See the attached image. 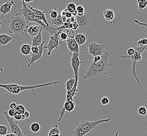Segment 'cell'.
<instances>
[{
	"instance_id": "cell-40",
	"label": "cell",
	"mask_w": 147,
	"mask_h": 136,
	"mask_svg": "<svg viewBox=\"0 0 147 136\" xmlns=\"http://www.w3.org/2000/svg\"><path fill=\"white\" fill-rule=\"evenodd\" d=\"M14 117L16 120H22V114L16 112V114H15V116H14Z\"/></svg>"
},
{
	"instance_id": "cell-43",
	"label": "cell",
	"mask_w": 147,
	"mask_h": 136,
	"mask_svg": "<svg viewBox=\"0 0 147 136\" xmlns=\"http://www.w3.org/2000/svg\"><path fill=\"white\" fill-rule=\"evenodd\" d=\"M101 58H102V57L100 56H96L94 57V59L93 61L94 62H98L101 60Z\"/></svg>"
},
{
	"instance_id": "cell-13",
	"label": "cell",
	"mask_w": 147,
	"mask_h": 136,
	"mask_svg": "<svg viewBox=\"0 0 147 136\" xmlns=\"http://www.w3.org/2000/svg\"><path fill=\"white\" fill-rule=\"evenodd\" d=\"M67 46L69 50L72 53H77L79 54V46L78 44L74 38V35L73 33L71 35H69L68 38L65 41Z\"/></svg>"
},
{
	"instance_id": "cell-31",
	"label": "cell",
	"mask_w": 147,
	"mask_h": 136,
	"mask_svg": "<svg viewBox=\"0 0 147 136\" xmlns=\"http://www.w3.org/2000/svg\"><path fill=\"white\" fill-rule=\"evenodd\" d=\"M84 11L85 9L84 7L81 5H79V6H77V15L79 16H81L84 14Z\"/></svg>"
},
{
	"instance_id": "cell-46",
	"label": "cell",
	"mask_w": 147,
	"mask_h": 136,
	"mask_svg": "<svg viewBox=\"0 0 147 136\" xmlns=\"http://www.w3.org/2000/svg\"><path fill=\"white\" fill-rule=\"evenodd\" d=\"M25 3H31L34 0H23Z\"/></svg>"
},
{
	"instance_id": "cell-8",
	"label": "cell",
	"mask_w": 147,
	"mask_h": 136,
	"mask_svg": "<svg viewBox=\"0 0 147 136\" xmlns=\"http://www.w3.org/2000/svg\"><path fill=\"white\" fill-rule=\"evenodd\" d=\"M4 114L6 121L9 123V126L11 130V133H13L17 136H26L22 132L20 127H19L18 123L15 121L13 117L9 116L7 112H4Z\"/></svg>"
},
{
	"instance_id": "cell-41",
	"label": "cell",
	"mask_w": 147,
	"mask_h": 136,
	"mask_svg": "<svg viewBox=\"0 0 147 136\" xmlns=\"http://www.w3.org/2000/svg\"><path fill=\"white\" fill-rule=\"evenodd\" d=\"M72 28L73 30H76L79 28V26H78V24L77 23V21L73 23L72 24Z\"/></svg>"
},
{
	"instance_id": "cell-22",
	"label": "cell",
	"mask_w": 147,
	"mask_h": 136,
	"mask_svg": "<svg viewBox=\"0 0 147 136\" xmlns=\"http://www.w3.org/2000/svg\"><path fill=\"white\" fill-rule=\"evenodd\" d=\"M31 48H32V46L30 44H23L20 48L21 53L24 56L30 55L32 53Z\"/></svg>"
},
{
	"instance_id": "cell-42",
	"label": "cell",
	"mask_w": 147,
	"mask_h": 136,
	"mask_svg": "<svg viewBox=\"0 0 147 136\" xmlns=\"http://www.w3.org/2000/svg\"><path fill=\"white\" fill-rule=\"evenodd\" d=\"M18 105L15 103H12L10 104L9 107H10V109H13V110H16V108H17L18 107Z\"/></svg>"
},
{
	"instance_id": "cell-32",
	"label": "cell",
	"mask_w": 147,
	"mask_h": 136,
	"mask_svg": "<svg viewBox=\"0 0 147 136\" xmlns=\"http://www.w3.org/2000/svg\"><path fill=\"white\" fill-rule=\"evenodd\" d=\"M8 128L5 125H0V136H5L7 134Z\"/></svg>"
},
{
	"instance_id": "cell-33",
	"label": "cell",
	"mask_w": 147,
	"mask_h": 136,
	"mask_svg": "<svg viewBox=\"0 0 147 136\" xmlns=\"http://www.w3.org/2000/svg\"><path fill=\"white\" fill-rule=\"evenodd\" d=\"M138 112L140 115L145 116L147 114V109L146 107H140L138 110Z\"/></svg>"
},
{
	"instance_id": "cell-34",
	"label": "cell",
	"mask_w": 147,
	"mask_h": 136,
	"mask_svg": "<svg viewBox=\"0 0 147 136\" xmlns=\"http://www.w3.org/2000/svg\"><path fill=\"white\" fill-rule=\"evenodd\" d=\"M25 110H25V107L22 105H18L17 108L15 110L16 112H18V113H19L20 114H23L24 112H25Z\"/></svg>"
},
{
	"instance_id": "cell-39",
	"label": "cell",
	"mask_w": 147,
	"mask_h": 136,
	"mask_svg": "<svg viewBox=\"0 0 147 136\" xmlns=\"http://www.w3.org/2000/svg\"><path fill=\"white\" fill-rule=\"evenodd\" d=\"M7 114L9 116H10L11 117H14V116H15V114H16V111H15V110L10 109L8 111Z\"/></svg>"
},
{
	"instance_id": "cell-25",
	"label": "cell",
	"mask_w": 147,
	"mask_h": 136,
	"mask_svg": "<svg viewBox=\"0 0 147 136\" xmlns=\"http://www.w3.org/2000/svg\"><path fill=\"white\" fill-rule=\"evenodd\" d=\"M67 10L71 13H74L77 11V5L74 3L71 2L67 5Z\"/></svg>"
},
{
	"instance_id": "cell-9",
	"label": "cell",
	"mask_w": 147,
	"mask_h": 136,
	"mask_svg": "<svg viewBox=\"0 0 147 136\" xmlns=\"http://www.w3.org/2000/svg\"><path fill=\"white\" fill-rule=\"evenodd\" d=\"M105 51V46L103 44L92 42L88 44V52L86 53L92 56H101Z\"/></svg>"
},
{
	"instance_id": "cell-24",
	"label": "cell",
	"mask_w": 147,
	"mask_h": 136,
	"mask_svg": "<svg viewBox=\"0 0 147 136\" xmlns=\"http://www.w3.org/2000/svg\"><path fill=\"white\" fill-rule=\"evenodd\" d=\"M136 46H138L139 47H142L147 50V38H145L144 37L143 38L139 40L138 42L134 44Z\"/></svg>"
},
{
	"instance_id": "cell-37",
	"label": "cell",
	"mask_w": 147,
	"mask_h": 136,
	"mask_svg": "<svg viewBox=\"0 0 147 136\" xmlns=\"http://www.w3.org/2000/svg\"><path fill=\"white\" fill-rule=\"evenodd\" d=\"M135 50L133 48H129L127 50V55L129 56H131L135 53Z\"/></svg>"
},
{
	"instance_id": "cell-44",
	"label": "cell",
	"mask_w": 147,
	"mask_h": 136,
	"mask_svg": "<svg viewBox=\"0 0 147 136\" xmlns=\"http://www.w3.org/2000/svg\"><path fill=\"white\" fill-rule=\"evenodd\" d=\"M23 115L24 116L25 119L28 118L30 116V112L26 110L25 111V112H24Z\"/></svg>"
},
{
	"instance_id": "cell-45",
	"label": "cell",
	"mask_w": 147,
	"mask_h": 136,
	"mask_svg": "<svg viewBox=\"0 0 147 136\" xmlns=\"http://www.w3.org/2000/svg\"><path fill=\"white\" fill-rule=\"evenodd\" d=\"M17 136L16 135H15L14 134H13V133H9V134H7L6 135H5V136Z\"/></svg>"
},
{
	"instance_id": "cell-3",
	"label": "cell",
	"mask_w": 147,
	"mask_h": 136,
	"mask_svg": "<svg viewBox=\"0 0 147 136\" xmlns=\"http://www.w3.org/2000/svg\"><path fill=\"white\" fill-rule=\"evenodd\" d=\"M22 7L21 9H18V12H21V14L23 16L24 18H25L27 22L29 23L30 22H35L36 23L38 24L39 26L42 27V30H44L46 32L50 33L51 35L53 36L57 33L59 30H61L62 27L59 28H55L53 26H47L44 23H43L42 22L38 20L36 17L35 14L32 11V10L30 9L28 7L26 3H25L23 0H22Z\"/></svg>"
},
{
	"instance_id": "cell-18",
	"label": "cell",
	"mask_w": 147,
	"mask_h": 136,
	"mask_svg": "<svg viewBox=\"0 0 147 136\" xmlns=\"http://www.w3.org/2000/svg\"><path fill=\"white\" fill-rule=\"evenodd\" d=\"M41 27L39 25H32L28 27L26 33L32 37L37 35L40 32Z\"/></svg>"
},
{
	"instance_id": "cell-7",
	"label": "cell",
	"mask_w": 147,
	"mask_h": 136,
	"mask_svg": "<svg viewBox=\"0 0 147 136\" xmlns=\"http://www.w3.org/2000/svg\"><path fill=\"white\" fill-rule=\"evenodd\" d=\"M135 50V53L131 56H129L128 55L126 56H121V58H123V59H129L130 60H131L132 62V65H131V73H132V75L135 78L136 81H137V82L140 84L141 82L140 81V80L138 79V77L137 75L136 74V67L137 65V62L139 61H140L142 59V53L139 52L138 51Z\"/></svg>"
},
{
	"instance_id": "cell-29",
	"label": "cell",
	"mask_w": 147,
	"mask_h": 136,
	"mask_svg": "<svg viewBox=\"0 0 147 136\" xmlns=\"http://www.w3.org/2000/svg\"><path fill=\"white\" fill-rule=\"evenodd\" d=\"M40 129V126L38 123H34L30 125V130L34 133H38Z\"/></svg>"
},
{
	"instance_id": "cell-26",
	"label": "cell",
	"mask_w": 147,
	"mask_h": 136,
	"mask_svg": "<svg viewBox=\"0 0 147 136\" xmlns=\"http://www.w3.org/2000/svg\"><path fill=\"white\" fill-rule=\"evenodd\" d=\"M138 3V8L140 11H142L147 6V2L146 0H137Z\"/></svg>"
},
{
	"instance_id": "cell-5",
	"label": "cell",
	"mask_w": 147,
	"mask_h": 136,
	"mask_svg": "<svg viewBox=\"0 0 147 136\" xmlns=\"http://www.w3.org/2000/svg\"><path fill=\"white\" fill-rule=\"evenodd\" d=\"M60 83V81H53L49 83H45L42 84H39L36 86H24L18 85L17 84H0V88L2 89H5L7 90L9 94L13 95L18 94L26 90H32L34 91L36 89L40 88L51 86L53 85H57Z\"/></svg>"
},
{
	"instance_id": "cell-28",
	"label": "cell",
	"mask_w": 147,
	"mask_h": 136,
	"mask_svg": "<svg viewBox=\"0 0 147 136\" xmlns=\"http://www.w3.org/2000/svg\"><path fill=\"white\" fill-rule=\"evenodd\" d=\"M49 14L50 15L51 19H55L57 18L59 15V12L56 8H54L53 9H51L49 11Z\"/></svg>"
},
{
	"instance_id": "cell-27",
	"label": "cell",
	"mask_w": 147,
	"mask_h": 136,
	"mask_svg": "<svg viewBox=\"0 0 147 136\" xmlns=\"http://www.w3.org/2000/svg\"><path fill=\"white\" fill-rule=\"evenodd\" d=\"M57 133H60V131L58 128V125L55 124L53 127L51 128L48 133V136H51V135H53Z\"/></svg>"
},
{
	"instance_id": "cell-6",
	"label": "cell",
	"mask_w": 147,
	"mask_h": 136,
	"mask_svg": "<svg viewBox=\"0 0 147 136\" xmlns=\"http://www.w3.org/2000/svg\"><path fill=\"white\" fill-rule=\"evenodd\" d=\"M63 26L61 28V30H59L57 33H56L53 35L51 36L48 44L46 46L45 45V49H47V50H48L46 57L50 56V55H51L52 51L55 49H57L59 47V44H60L59 35L61 33V32L62 31V30L63 29Z\"/></svg>"
},
{
	"instance_id": "cell-11",
	"label": "cell",
	"mask_w": 147,
	"mask_h": 136,
	"mask_svg": "<svg viewBox=\"0 0 147 136\" xmlns=\"http://www.w3.org/2000/svg\"><path fill=\"white\" fill-rule=\"evenodd\" d=\"M45 42L46 41H43L41 43V44L39 46V51L38 53H31L30 57V59L28 60V63L27 65V68H29L31 65H34L36 62L39 61V60L41 59L43 53L45 50L44 48Z\"/></svg>"
},
{
	"instance_id": "cell-21",
	"label": "cell",
	"mask_w": 147,
	"mask_h": 136,
	"mask_svg": "<svg viewBox=\"0 0 147 136\" xmlns=\"http://www.w3.org/2000/svg\"><path fill=\"white\" fill-rule=\"evenodd\" d=\"M13 40V37L7 34H0V45L5 46L9 44L10 42Z\"/></svg>"
},
{
	"instance_id": "cell-2",
	"label": "cell",
	"mask_w": 147,
	"mask_h": 136,
	"mask_svg": "<svg viewBox=\"0 0 147 136\" xmlns=\"http://www.w3.org/2000/svg\"><path fill=\"white\" fill-rule=\"evenodd\" d=\"M28 23L21 12H18L9 20L8 32L18 36L23 35L28 28Z\"/></svg>"
},
{
	"instance_id": "cell-50",
	"label": "cell",
	"mask_w": 147,
	"mask_h": 136,
	"mask_svg": "<svg viewBox=\"0 0 147 136\" xmlns=\"http://www.w3.org/2000/svg\"><path fill=\"white\" fill-rule=\"evenodd\" d=\"M146 1H147V0H146Z\"/></svg>"
},
{
	"instance_id": "cell-4",
	"label": "cell",
	"mask_w": 147,
	"mask_h": 136,
	"mask_svg": "<svg viewBox=\"0 0 147 136\" xmlns=\"http://www.w3.org/2000/svg\"><path fill=\"white\" fill-rule=\"evenodd\" d=\"M111 119L109 118L98 119L93 121L83 120L80 123H77L76 127L71 131V133L72 136H85L98 125L103 123H109Z\"/></svg>"
},
{
	"instance_id": "cell-30",
	"label": "cell",
	"mask_w": 147,
	"mask_h": 136,
	"mask_svg": "<svg viewBox=\"0 0 147 136\" xmlns=\"http://www.w3.org/2000/svg\"><path fill=\"white\" fill-rule=\"evenodd\" d=\"M68 37H69V35H68V33L63 32L62 30V31L61 32V33L59 35V40H61V41L65 42L68 38Z\"/></svg>"
},
{
	"instance_id": "cell-20",
	"label": "cell",
	"mask_w": 147,
	"mask_h": 136,
	"mask_svg": "<svg viewBox=\"0 0 147 136\" xmlns=\"http://www.w3.org/2000/svg\"><path fill=\"white\" fill-rule=\"evenodd\" d=\"M50 21L53 25V27H55V28H59V27H61L63 26V23L62 22V16H61L60 12H59V15L57 18L55 19L50 18Z\"/></svg>"
},
{
	"instance_id": "cell-48",
	"label": "cell",
	"mask_w": 147,
	"mask_h": 136,
	"mask_svg": "<svg viewBox=\"0 0 147 136\" xmlns=\"http://www.w3.org/2000/svg\"><path fill=\"white\" fill-rule=\"evenodd\" d=\"M118 133H119V130H117V131L115 133V134H114V136H118Z\"/></svg>"
},
{
	"instance_id": "cell-17",
	"label": "cell",
	"mask_w": 147,
	"mask_h": 136,
	"mask_svg": "<svg viewBox=\"0 0 147 136\" xmlns=\"http://www.w3.org/2000/svg\"><path fill=\"white\" fill-rule=\"evenodd\" d=\"M74 38L79 46H82L83 44H84L87 41L88 37V36L84 34L77 33L74 35Z\"/></svg>"
},
{
	"instance_id": "cell-38",
	"label": "cell",
	"mask_w": 147,
	"mask_h": 136,
	"mask_svg": "<svg viewBox=\"0 0 147 136\" xmlns=\"http://www.w3.org/2000/svg\"><path fill=\"white\" fill-rule=\"evenodd\" d=\"M31 50L32 53H38L39 51V46H32Z\"/></svg>"
},
{
	"instance_id": "cell-10",
	"label": "cell",
	"mask_w": 147,
	"mask_h": 136,
	"mask_svg": "<svg viewBox=\"0 0 147 136\" xmlns=\"http://www.w3.org/2000/svg\"><path fill=\"white\" fill-rule=\"evenodd\" d=\"M82 64V62L79 59V54L72 53L71 59V65L74 72V77L76 81H79V71L80 66Z\"/></svg>"
},
{
	"instance_id": "cell-19",
	"label": "cell",
	"mask_w": 147,
	"mask_h": 136,
	"mask_svg": "<svg viewBox=\"0 0 147 136\" xmlns=\"http://www.w3.org/2000/svg\"><path fill=\"white\" fill-rule=\"evenodd\" d=\"M42 30H43L41 27L40 32L37 35L32 37V46H39L41 44V43L43 42L42 38Z\"/></svg>"
},
{
	"instance_id": "cell-15",
	"label": "cell",
	"mask_w": 147,
	"mask_h": 136,
	"mask_svg": "<svg viewBox=\"0 0 147 136\" xmlns=\"http://www.w3.org/2000/svg\"><path fill=\"white\" fill-rule=\"evenodd\" d=\"M14 4V1H7L0 6V13L1 15L5 16L11 12L12 6Z\"/></svg>"
},
{
	"instance_id": "cell-1",
	"label": "cell",
	"mask_w": 147,
	"mask_h": 136,
	"mask_svg": "<svg viewBox=\"0 0 147 136\" xmlns=\"http://www.w3.org/2000/svg\"><path fill=\"white\" fill-rule=\"evenodd\" d=\"M109 53L104 51L101 56V60L99 61L94 62L93 61H91L87 71L83 75V79L87 80L107 74L109 69L114 65L113 63L109 62Z\"/></svg>"
},
{
	"instance_id": "cell-49",
	"label": "cell",
	"mask_w": 147,
	"mask_h": 136,
	"mask_svg": "<svg viewBox=\"0 0 147 136\" xmlns=\"http://www.w3.org/2000/svg\"><path fill=\"white\" fill-rule=\"evenodd\" d=\"M1 24H2V23H1V22L0 21V28H1Z\"/></svg>"
},
{
	"instance_id": "cell-35",
	"label": "cell",
	"mask_w": 147,
	"mask_h": 136,
	"mask_svg": "<svg viewBox=\"0 0 147 136\" xmlns=\"http://www.w3.org/2000/svg\"><path fill=\"white\" fill-rule=\"evenodd\" d=\"M134 22L136 24L138 25L139 26H142L146 28V30H144V34H145V33L146 32V31H147V23L140 22V21H139L138 20H134Z\"/></svg>"
},
{
	"instance_id": "cell-12",
	"label": "cell",
	"mask_w": 147,
	"mask_h": 136,
	"mask_svg": "<svg viewBox=\"0 0 147 136\" xmlns=\"http://www.w3.org/2000/svg\"><path fill=\"white\" fill-rule=\"evenodd\" d=\"M76 19L80 30H84L90 24L91 18L87 13H84L83 15L81 16L77 15Z\"/></svg>"
},
{
	"instance_id": "cell-23",
	"label": "cell",
	"mask_w": 147,
	"mask_h": 136,
	"mask_svg": "<svg viewBox=\"0 0 147 136\" xmlns=\"http://www.w3.org/2000/svg\"><path fill=\"white\" fill-rule=\"evenodd\" d=\"M76 83V80L74 77H71L65 83V88L67 91H69L72 89Z\"/></svg>"
},
{
	"instance_id": "cell-16",
	"label": "cell",
	"mask_w": 147,
	"mask_h": 136,
	"mask_svg": "<svg viewBox=\"0 0 147 136\" xmlns=\"http://www.w3.org/2000/svg\"><path fill=\"white\" fill-rule=\"evenodd\" d=\"M104 18L106 21L110 22L113 24H115L116 23V22L114 21V12L110 9H106L104 11Z\"/></svg>"
},
{
	"instance_id": "cell-14",
	"label": "cell",
	"mask_w": 147,
	"mask_h": 136,
	"mask_svg": "<svg viewBox=\"0 0 147 136\" xmlns=\"http://www.w3.org/2000/svg\"><path fill=\"white\" fill-rule=\"evenodd\" d=\"M27 7L31 10H32L34 13H35L36 18L40 21L42 22L43 23H44L47 26H49L50 25L48 23L47 21V18L45 15V12L42 11L40 9H34L32 6L30 5H27Z\"/></svg>"
},
{
	"instance_id": "cell-47",
	"label": "cell",
	"mask_w": 147,
	"mask_h": 136,
	"mask_svg": "<svg viewBox=\"0 0 147 136\" xmlns=\"http://www.w3.org/2000/svg\"><path fill=\"white\" fill-rule=\"evenodd\" d=\"M51 136H63L61 133H57V134H55L53 135H51Z\"/></svg>"
},
{
	"instance_id": "cell-36",
	"label": "cell",
	"mask_w": 147,
	"mask_h": 136,
	"mask_svg": "<svg viewBox=\"0 0 147 136\" xmlns=\"http://www.w3.org/2000/svg\"><path fill=\"white\" fill-rule=\"evenodd\" d=\"M109 102H110V101H109V98L106 97V96L103 97L100 100V103L102 104L103 105H107V104H109Z\"/></svg>"
}]
</instances>
